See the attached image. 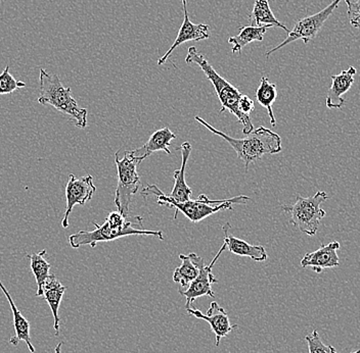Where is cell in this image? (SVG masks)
<instances>
[{"label":"cell","mask_w":360,"mask_h":353,"mask_svg":"<svg viewBox=\"0 0 360 353\" xmlns=\"http://www.w3.org/2000/svg\"><path fill=\"white\" fill-rule=\"evenodd\" d=\"M306 342L308 344L309 353H339L335 349L334 346L326 345L321 340L319 332L314 330L311 334L305 337Z\"/></svg>","instance_id":"484cf974"},{"label":"cell","mask_w":360,"mask_h":353,"mask_svg":"<svg viewBox=\"0 0 360 353\" xmlns=\"http://www.w3.org/2000/svg\"><path fill=\"white\" fill-rule=\"evenodd\" d=\"M348 6V19L353 28L360 31V0L351 2L350 0H344Z\"/></svg>","instance_id":"4316f807"},{"label":"cell","mask_w":360,"mask_h":353,"mask_svg":"<svg viewBox=\"0 0 360 353\" xmlns=\"http://www.w3.org/2000/svg\"><path fill=\"white\" fill-rule=\"evenodd\" d=\"M250 22H251V26L253 27L270 25V26L283 29L288 34L290 32L287 27L281 24L274 17V13H272L271 8H270L269 0H256L255 4H254L253 11H252L251 15H250Z\"/></svg>","instance_id":"44dd1931"},{"label":"cell","mask_w":360,"mask_h":353,"mask_svg":"<svg viewBox=\"0 0 360 353\" xmlns=\"http://www.w3.org/2000/svg\"><path fill=\"white\" fill-rule=\"evenodd\" d=\"M120 152L115 154V163L118 171V184L115 193V204L119 213L124 217L131 215L130 204L132 197L137 193L141 186V177L137 173V168L143 161V157L134 156L130 152H124V156L120 159Z\"/></svg>","instance_id":"8992f818"},{"label":"cell","mask_w":360,"mask_h":353,"mask_svg":"<svg viewBox=\"0 0 360 353\" xmlns=\"http://www.w3.org/2000/svg\"><path fill=\"white\" fill-rule=\"evenodd\" d=\"M62 346H63V342L58 343V346H56V347L55 353H60V350H62Z\"/></svg>","instance_id":"f1b7e54d"},{"label":"cell","mask_w":360,"mask_h":353,"mask_svg":"<svg viewBox=\"0 0 360 353\" xmlns=\"http://www.w3.org/2000/svg\"><path fill=\"white\" fill-rule=\"evenodd\" d=\"M341 1L342 0H334L330 6H326L319 13L299 20L295 25L294 28L288 34V37L278 46L274 47V48L267 51L266 58H269L272 53H276L278 49L283 48V46L292 44V42L297 41V40H302L304 44H309L310 40L314 39L315 36L319 34L325 22L333 15Z\"/></svg>","instance_id":"ba28073f"},{"label":"cell","mask_w":360,"mask_h":353,"mask_svg":"<svg viewBox=\"0 0 360 353\" xmlns=\"http://www.w3.org/2000/svg\"><path fill=\"white\" fill-rule=\"evenodd\" d=\"M96 192V185L94 184V177L87 175L82 178H77L75 175L71 174L69 176V181L66 186V213L63 219V228L69 227V217L73 211L74 206H84L86 202L90 201Z\"/></svg>","instance_id":"30bf717a"},{"label":"cell","mask_w":360,"mask_h":353,"mask_svg":"<svg viewBox=\"0 0 360 353\" xmlns=\"http://www.w3.org/2000/svg\"><path fill=\"white\" fill-rule=\"evenodd\" d=\"M270 28H272V26H270V25L261 27H242V28L240 29L238 35L233 36V37H231L229 39V44L233 45L231 51H233V55L240 53L242 49L244 48L246 45L252 44V42L262 41L265 33H266L267 30Z\"/></svg>","instance_id":"ffe728a7"},{"label":"cell","mask_w":360,"mask_h":353,"mask_svg":"<svg viewBox=\"0 0 360 353\" xmlns=\"http://www.w3.org/2000/svg\"><path fill=\"white\" fill-rule=\"evenodd\" d=\"M278 98V89L276 85L269 82L266 77L261 78L260 85H259L257 91H256V98L261 107L267 109L270 119V124L272 127H276V120L272 111V105Z\"/></svg>","instance_id":"7402d4cb"},{"label":"cell","mask_w":360,"mask_h":353,"mask_svg":"<svg viewBox=\"0 0 360 353\" xmlns=\"http://www.w3.org/2000/svg\"><path fill=\"white\" fill-rule=\"evenodd\" d=\"M94 225L96 226V230L80 231L70 236V245L74 249L84 245H90L92 248H94L98 243L114 241L119 238L131 235L155 236L160 240H164L162 231H150L139 228L143 227V218L139 215H135V217L130 215L126 218L118 211L110 213L103 225H98L96 222H94Z\"/></svg>","instance_id":"6da1fadb"},{"label":"cell","mask_w":360,"mask_h":353,"mask_svg":"<svg viewBox=\"0 0 360 353\" xmlns=\"http://www.w3.org/2000/svg\"><path fill=\"white\" fill-rule=\"evenodd\" d=\"M26 83L18 81L10 73V66H6L1 74H0V95L11 94L18 89L25 88Z\"/></svg>","instance_id":"d4e9b609"},{"label":"cell","mask_w":360,"mask_h":353,"mask_svg":"<svg viewBox=\"0 0 360 353\" xmlns=\"http://www.w3.org/2000/svg\"><path fill=\"white\" fill-rule=\"evenodd\" d=\"M229 229H231V226L229 222L222 227V230L225 234L224 243L226 244V249H229L231 253L236 254V255L246 256V258L259 262H265L267 260L269 255H267L264 247L261 245L249 244L240 238L229 235Z\"/></svg>","instance_id":"2e32d148"},{"label":"cell","mask_w":360,"mask_h":353,"mask_svg":"<svg viewBox=\"0 0 360 353\" xmlns=\"http://www.w3.org/2000/svg\"><path fill=\"white\" fill-rule=\"evenodd\" d=\"M238 109L243 114L250 116L251 112L255 109V103L254 101L247 95H243L240 98V103H238Z\"/></svg>","instance_id":"83f0119b"},{"label":"cell","mask_w":360,"mask_h":353,"mask_svg":"<svg viewBox=\"0 0 360 353\" xmlns=\"http://www.w3.org/2000/svg\"><path fill=\"white\" fill-rule=\"evenodd\" d=\"M0 289L2 290L6 299H8V303H10L11 305V312H13V326H15V335L11 337L8 343L13 346H18L19 345L20 341H24V342L27 344V346H28L30 352L35 353V347H34L32 341H31L30 321L27 320V319L22 316L19 309L15 307L11 294L8 293V289L2 284L1 281H0Z\"/></svg>","instance_id":"e0dca14e"},{"label":"cell","mask_w":360,"mask_h":353,"mask_svg":"<svg viewBox=\"0 0 360 353\" xmlns=\"http://www.w3.org/2000/svg\"><path fill=\"white\" fill-rule=\"evenodd\" d=\"M179 258L181 260L182 264L175 269L174 273H173V281L175 283H179V291H182L186 287L190 286L191 283L199 276L200 269L198 265L191 260L190 255L180 254Z\"/></svg>","instance_id":"603a6c76"},{"label":"cell","mask_w":360,"mask_h":353,"mask_svg":"<svg viewBox=\"0 0 360 353\" xmlns=\"http://www.w3.org/2000/svg\"><path fill=\"white\" fill-rule=\"evenodd\" d=\"M186 312L195 318L208 321L211 329L215 334V343L217 347L220 345V341L222 339L225 338L229 333L238 328V325H233L231 323L226 310L220 307L216 301L211 302L210 307L207 310L206 314H202L201 310L193 309V307L186 309Z\"/></svg>","instance_id":"8fae6325"},{"label":"cell","mask_w":360,"mask_h":353,"mask_svg":"<svg viewBox=\"0 0 360 353\" xmlns=\"http://www.w3.org/2000/svg\"><path fill=\"white\" fill-rule=\"evenodd\" d=\"M195 120L207 128L209 131L212 132L213 134L224 138L233 148L238 159L244 163L246 172H248L250 164L255 163L262 159L263 155L276 154L283 149L280 135L272 132L267 128L262 127V126L250 133L245 138L236 139L216 129L210 124L202 120L201 116H195Z\"/></svg>","instance_id":"7a4b0ae2"},{"label":"cell","mask_w":360,"mask_h":353,"mask_svg":"<svg viewBox=\"0 0 360 353\" xmlns=\"http://www.w3.org/2000/svg\"><path fill=\"white\" fill-rule=\"evenodd\" d=\"M40 95L38 102L42 105H51L58 112L68 114L74 120L75 126L84 129L87 126V109L79 107L73 98L70 87L65 86L56 74H51L46 69L39 72Z\"/></svg>","instance_id":"5b68a950"},{"label":"cell","mask_w":360,"mask_h":353,"mask_svg":"<svg viewBox=\"0 0 360 353\" xmlns=\"http://www.w3.org/2000/svg\"><path fill=\"white\" fill-rule=\"evenodd\" d=\"M67 287L63 286L55 274L49 275V278L45 280L44 286H42V296H44L46 302L49 303L53 312V328H55L56 336L60 334V316H58V309H60V302L64 298L65 292Z\"/></svg>","instance_id":"ac0fdd59"},{"label":"cell","mask_w":360,"mask_h":353,"mask_svg":"<svg viewBox=\"0 0 360 353\" xmlns=\"http://www.w3.org/2000/svg\"><path fill=\"white\" fill-rule=\"evenodd\" d=\"M225 249H226V244L224 242L221 248L219 249V251H218L215 258H214V260L209 265H205L204 258H202L198 254L195 253L188 254L191 260L199 267L200 273L199 276L191 283L188 289L179 291L180 295L184 296L186 298V309H190L193 301L197 300L198 298H202V296H210L211 298H215V294H214L212 287L211 286H212V284L218 283V280L214 277L212 269L214 265L216 264L218 258H220V255H221Z\"/></svg>","instance_id":"9c48e42d"},{"label":"cell","mask_w":360,"mask_h":353,"mask_svg":"<svg viewBox=\"0 0 360 353\" xmlns=\"http://www.w3.org/2000/svg\"><path fill=\"white\" fill-rule=\"evenodd\" d=\"M191 149H193L191 144L188 141L180 146L179 150L181 152L182 157L181 166H180L179 170L173 173L175 181L174 187H173L170 194H166L169 199L176 202L188 201L191 199V194H193V190L191 187H188L186 181V164H188V159H190Z\"/></svg>","instance_id":"9a60e30c"},{"label":"cell","mask_w":360,"mask_h":353,"mask_svg":"<svg viewBox=\"0 0 360 353\" xmlns=\"http://www.w3.org/2000/svg\"><path fill=\"white\" fill-rule=\"evenodd\" d=\"M141 195L143 197H146L148 195H156L158 204L168 206L169 208H174V220H176L177 215L179 211H181L193 222H201L218 211L231 210L233 208V204H246L249 200H251L250 197H245V195H240V197H233V199L211 200L207 195L201 194L198 199L176 202L169 199L166 193L160 190L154 184L143 188Z\"/></svg>","instance_id":"3957f363"},{"label":"cell","mask_w":360,"mask_h":353,"mask_svg":"<svg viewBox=\"0 0 360 353\" xmlns=\"http://www.w3.org/2000/svg\"><path fill=\"white\" fill-rule=\"evenodd\" d=\"M175 138H176V135L171 131L169 128H162V129L158 130L154 134H152L145 145L131 150L130 154L134 156H141L145 159L150 156L153 152H159V150H162L167 154H171L169 146L171 145V141Z\"/></svg>","instance_id":"d6986e66"},{"label":"cell","mask_w":360,"mask_h":353,"mask_svg":"<svg viewBox=\"0 0 360 353\" xmlns=\"http://www.w3.org/2000/svg\"><path fill=\"white\" fill-rule=\"evenodd\" d=\"M351 353H360V349L355 350V352H352Z\"/></svg>","instance_id":"f546056e"},{"label":"cell","mask_w":360,"mask_h":353,"mask_svg":"<svg viewBox=\"0 0 360 353\" xmlns=\"http://www.w3.org/2000/svg\"><path fill=\"white\" fill-rule=\"evenodd\" d=\"M328 199L325 191H319L310 197L297 195L294 204L281 206V210L290 215V222L308 236H314L319 231V225L326 217L321 204Z\"/></svg>","instance_id":"52a82bcc"},{"label":"cell","mask_w":360,"mask_h":353,"mask_svg":"<svg viewBox=\"0 0 360 353\" xmlns=\"http://www.w3.org/2000/svg\"><path fill=\"white\" fill-rule=\"evenodd\" d=\"M45 254H46L45 249L37 253L27 254V258L30 260L31 271L37 283L36 296H42V286L45 280L49 278V269H51V264L44 258Z\"/></svg>","instance_id":"cb8c5ba5"},{"label":"cell","mask_w":360,"mask_h":353,"mask_svg":"<svg viewBox=\"0 0 360 353\" xmlns=\"http://www.w3.org/2000/svg\"><path fill=\"white\" fill-rule=\"evenodd\" d=\"M340 246L341 245L338 241L321 245L314 253H306L301 260V265L302 267H311L312 271L316 274H321L325 269L339 267L340 260L337 251Z\"/></svg>","instance_id":"4fadbf2b"},{"label":"cell","mask_w":360,"mask_h":353,"mask_svg":"<svg viewBox=\"0 0 360 353\" xmlns=\"http://www.w3.org/2000/svg\"><path fill=\"white\" fill-rule=\"evenodd\" d=\"M186 62L188 65L195 64L201 67L207 79L211 81L221 103L220 114L229 111L231 114H235L238 121L242 124L243 133L249 135L254 131V125L251 121V116L243 114L238 109V103L244 94L236 87L227 82L224 77L219 75L215 69L211 66L210 62L205 58V56L197 51L195 47L191 46L188 49Z\"/></svg>","instance_id":"277c9868"},{"label":"cell","mask_w":360,"mask_h":353,"mask_svg":"<svg viewBox=\"0 0 360 353\" xmlns=\"http://www.w3.org/2000/svg\"><path fill=\"white\" fill-rule=\"evenodd\" d=\"M357 71L354 67H350L339 75L332 76V85L326 95V107L330 109H340L345 105L343 95L350 90L354 83V76Z\"/></svg>","instance_id":"5bb4252c"},{"label":"cell","mask_w":360,"mask_h":353,"mask_svg":"<svg viewBox=\"0 0 360 353\" xmlns=\"http://www.w3.org/2000/svg\"><path fill=\"white\" fill-rule=\"evenodd\" d=\"M182 10H184V19L181 27H180L179 35H177L174 44H172L167 53L160 58L158 66L166 64L174 49H176L180 45L188 41H201V40L210 38V34H209V29L210 28H209L208 25H195L191 22L188 13V0H182Z\"/></svg>","instance_id":"7c38bea8"}]
</instances>
